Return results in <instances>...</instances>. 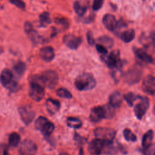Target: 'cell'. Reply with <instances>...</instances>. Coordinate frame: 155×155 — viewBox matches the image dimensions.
Here are the masks:
<instances>
[{"instance_id":"obj_1","label":"cell","mask_w":155,"mask_h":155,"mask_svg":"<svg viewBox=\"0 0 155 155\" xmlns=\"http://www.w3.org/2000/svg\"><path fill=\"white\" fill-rule=\"evenodd\" d=\"M44 85L40 76H33L30 80L29 96L36 101H41L45 95Z\"/></svg>"},{"instance_id":"obj_2","label":"cell","mask_w":155,"mask_h":155,"mask_svg":"<svg viewBox=\"0 0 155 155\" xmlns=\"http://www.w3.org/2000/svg\"><path fill=\"white\" fill-rule=\"evenodd\" d=\"M74 85L79 91L90 90L96 87V81L91 74L84 73L79 74L76 78Z\"/></svg>"},{"instance_id":"obj_3","label":"cell","mask_w":155,"mask_h":155,"mask_svg":"<svg viewBox=\"0 0 155 155\" xmlns=\"http://www.w3.org/2000/svg\"><path fill=\"white\" fill-rule=\"evenodd\" d=\"M44 86L50 89L54 88L59 81V76L56 71L48 70L44 71L40 76Z\"/></svg>"},{"instance_id":"obj_4","label":"cell","mask_w":155,"mask_h":155,"mask_svg":"<svg viewBox=\"0 0 155 155\" xmlns=\"http://www.w3.org/2000/svg\"><path fill=\"white\" fill-rule=\"evenodd\" d=\"M35 127L45 136H50L54 129V124L44 116H40L36 120Z\"/></svg>"},{"instance_id":"obj_5","label":"cell","mask_w":155,"mask_h":155,"mask_svg":"<svg viewBox=\"0 0 155 155\" xmlns=\"http://www.w3.org/2000/svg\"><path fill=\"white\" fill-rule=\"evenodd\" d=\"M95 136L101 140L107 142H112L116 136V131L110 128L99 127L94 130Z\"/></svg>"},{"instance_id":"obj_6","label":"cell","mask_w":155,"mask_h":155,"mask_svg":"<svg viewBox=\"0 0 155 155\" xmlns=\"http://www.w3.org/2000/svg\"><path fill=\"white\" fill-rule=\"evenodd\" d=\"M140 102L135 105L134 107V112L138 119H141L146 113L149 107L148 99L144 96H139Z\"/></svg>"},{"instance_id":"obj_7","label":"cell","mask_w":155,"mask_h":155,"mask_svg":"<svg viewBox=\"0 0 155 155\" xmlns=\"http://www.w3.org/2000/svg\"><path fill=\"white\" fill-rule=\"evenodd\" d=\"M106 143L107 141H104L98 138L92 140L89 143L88 147L89 153L91 155H100L102 151H104Z\"/></svg>"},{"instance_id":"obj_8","label":"cell","mask_w":155,"mask_h":155,"mask_svg":"<svg viewBox=\"0 0 155 155\" xmlns=\"http://www.w3.org/2000/svg\"><path fill=\"white\" fill-rule=\"evenodd\" d=\"M37 150V146L35 143L29 139L23 140L19 146V153L21 155H35Z\"/></svg>"},{"instance_id":"obj_9","label":"cell","mask_w":155,"mask_h":155,"mask_svg":"<svg viewBox=\"0 0 155 155\" xmlns=\"http://www.w3.org/2000/svg\"><path fill=\"white\" fill-rule=\"evenodd\" d=\"M106 111L105 106H96L93 107L90 111V119L91 122L96 123L105 118Z\"/></svg>"},{"instance_id":"obj_10","label":"cell","mask_w":155,"mask_h":155,"mask_svg":"<svg viewBox=\"0 0 155 155\" xmlns=\"http://www.w3.org/2000/svg\"><path fill=\"white\" fill-rule=\"evenodd\" d=\"M20 117L24 124H30L35 117V112L30 106H24L19 108Z\"/></svg>"},{"instance_id":"obj_11","label":"cell","mask_w":155,"mask_h":155,"mask_svg":"<svg viewBox=\"0 0 155 155\" xmlns=\"http://www.w3.org/2000/svg\"><path fill=\"white\" fill-rule=\"evenodd\" d=\"M64 44L70 49H77L82 42V39L72 34H68L63 38Z\"/></svg>"},{"instance_id":"obj_12","label":"cell","mask_w":155,"mask_h":155,"mask_svg":"<svg viewBox=\"0 0 155 155\" xmlns=\"http://www.w3.org/2000/svg\"><path fill=\"white\" fill-rule=\"evenodd\" d=\"M142 89L147 94L153 95L155 93V77L146 76L142 82Z\"/></svg>"},{"instance_id":"obj_13","label":"cell","mask_w":155,"mask_h":155,"mask_svg":"<svg viewBox=\"0 0 155 155\" xmlns=\"http://www.w3.org/2000/svg\"><path fill=\"white\" fill-rule=\"evenodd\" d=\"M104 62L110 68L119 67L120 64L118 54L115 52H111L107 56H104Z\"/></svg>"},{"instance_id":"obj_14","label":"cell","mask_w":155,"mask_h":155,"mask_svg":"<svg viewBox=\"0 0 155 155\" xmlns=\"http://www.w3.org/2000/svg\"><path fill=\"white\" fill-rule=\"evenodd\" d=\"M102 22L105 28L110 30L113 31L117 26V22L114 16L111 14H106L102 19Z\"/></svg>"},{"instance_id":"obj_15","label":"cell","mask_w":155,"mask_h":155,"mask_svg":"<svg viewBox=\"0 0 155 155\" xmlns=\"http://www.w3.org/2000/svg\"><path fill=\"white\" fill-rule=\"evenodd\" d=\"M41 58L45 61L50 62L54 58V51L51 47L46 46L41 48L39 51Z\"/></svg>"},{"instance_id":"obj_16","label":"cell","mask_w":155,"mask_h":155,"mask_svg":"<svg viewBox=\"0 0 155 155\" xmlns=\"http://www.w3.org/2000/svg\"><path fill=\"white\" fill-rule=\"evenodd\" d=\"M141 78V72L138 70H131L125 74V81L129 84L137 83Z\"/></svg>"},{"instance_id":"obj_17","label":"cell","mask_w":155,"mask_h":155,"mask_svg":"<svg viewBox=\"0 0 155 155\" xmlns=\"http://www.w3.org/2000/svg\"><path fill=\"white\" fill-rule=\"evenodd\" d=\"M123 97L120 92L114 91L109 96V104L114 108H118L122 104Z\"/></svg>"},{"instance_id":"obj_18","label":"cell","mask_w":155,"mask_h":155,"mask_svg":"<svg viewBox=\"0 0 155 155\" xmlns=\"http://www.w3.org/2000/svg\"><path fill=\"white\" fill-rule=\"evenodd\" d=\"M13 73L8 68L4 69L0 74V82L2 85L7 87L13 81Z\"/></svg>"},{"instance_id":"obj_19","label":"cell","mask_w":155,"mask_h":155,"mask_svg":"<svg viewBox=\"0 0 155 155\" xmlns=\"http://www.w3.org/2000/svg\"><path fill=\"white\" fill-rule=\"evenodd\" d=\"M45 104L47 111L51 114L56 113L61 107L60 102L58 101L53 99H48Z\"/></svg>"},{"instance_id":"obj_20","label":"cell","mask_w":155,"mask_h":155,"mask_svg":"<svg viewBox=\"0 0 155 155\" xmlns=\"http://www.w3.org/2000/svg\"><path fill=\"white\" fill-rule=\"evenodd\" d=\"M25 30L26 33L28 34L30 39L35 43H38L40 42V36L37 33L36 31L33 29L31 24L25 23Z\"/></svg>"},{"instance_id":"obj_21","label":"cell","mask_w":155,"mask_h":155,"mask_svg":"<svg viewBox=\"0 0 155 155\" xmlns=\"http://www.w3.org/2000/svg\"><path fill=\"white\" fill-rule=\"evenodd\" d=\"M135 54L140 60L147 63H152L153 62V58L148 54L143 49L138 48L135 51Z\"/></svg>"},{"instance_id":"obj_22","label":"cell","mask_w":155,"mask_h":155,"mask_svg":"<svg viewBox=\"0 0 155 155\" xmlns=\"http://www.w3.org/2000/svg\"><path fill=\"white\" fill-rule=\"evenodd\" d=\"M154 137V132L153 130H150L147 131L143 136L142 140V145L144 148H147L152 144V141Z\"/></svg>"},{"instance_id":"obj_23","label":"cell","mask_w":155,"mask_h":155,"mask_svg":"<svg viewBox=\"0 0 155 155\" xmlns=\"http://www.w3.org/2000/svg\"><path fill=\"white\" fill-rule=\"evenodd\" d=\"M120 39L125 42H130L135 38V31L133 29H128L123 31L120 35Z\"/></svg>"},{"instance_id":"obj_24","label":"cell","mask_w":155,"mask_h":155,"mask_svg":"<svg viewBox=\"0 0 155 155\" xmlns=\"http://www.w3.org/2000/svg\"><path fill=\"white\" fill-rule=\"evenodd\" d=\"M67 124L69 127L72 128H79L82 126L81 120L76 117H68Z\"/></svg>"},{"instance_id":"obj_25","label":"cell","mask_w":155,"mask_h":155,"mask_svg":"<svg viewBox=\"0 0 155 155\" xmlns=\"http://www.w3.org/2000/svg\"><path fill=\"white\" fill-rule=\"evenodd\" d=\"M20 142V136L17 133H12L8 137V144L12 147L18 145Z\"/></svg>"},{"instance_id":"obj_26","label":"cell","mask_w":155,"mask_h":155,"mask_svg":"<svg viewBox=\"0 0 155 155\" xmlns=\"http://www.w3.org/2000/svg\"><path fill=\"white\" fill-rule=\"evenodd\" d=\"M73 7L76 14L80 16H82L87 12V7L82 5L79 1L74 2Z\"/></svg>"},{"instance_id":"obj_27","label":"cell","mask_w":155,"mask_h":155,"mask_svg":"<svg viewBox=\"0 0 155 155\" xmlns=\"http://www.w3.org/2000/svg\"><path fill=\"white\" fill-rule=\"evenodd\" d=\"M13 69L15 73L18 76H21L25 73V71L26 70V65L22 62H18L15 65Z\"/></svg>"},{"instance_id":"obj_28","label":"cell","mask_w":155,"mask_h":155,"mask_svg":"<svg viewBox=\"0 0 155 155\" xmlns=\"http://www.w3.org/2000/svg\"><path fill=\"white\" fill-rule=\"evenodd\" d=\"M124 98L130 106H133L134 102L137 99H138L139 96H136L134 93L132 92H129L124 95Z\"/></svg>"},{"instance_id":"obj_29","label":"cell","mask_w":155,"mask_h":155,"mask_svg":"<svg viewBox=\"0 0 155 155\" xmlns=\"http://www.w3.org/2000/svg\"><path fill=\"white\" fill-rule=\"evenodd\" d=\"M123 134L127 141L135 142L137 140L136 136L129 128H125L123 131Z\"/></svg>"},{"instance_id":"obj_30","label":"cell","mask_w":155,"mask_h":155,"mask_svg":"<svg viewBox=\"0 0 155 155\" xmlns=\"http://www.w3.org/2000/svg\"><path fill=\"white\" fill-rule=\"evenodd\" d=\"M39 21L41 24L44 27H45L50 24L51 21L50 15L47 12H44L40 15Z\"/></svg>"},{"instance_id":"obj_31","label":"cell","mask_w":155,"mask_h":155,"mask_svg":"<svg viewBox=\"0 0 155 155\" xmlns=\"http://www.w3.org/2000/svg\"><path fill=\"white\" fill-rule=\"evenodd\" d=\"M97 40L101 43V44L103 45L104 46H106L107 47H111L113 45V39L107 36H101Z\"/></svg>"},{"instance_id":"obj_32","label":"cell","mask_w":155,"mask_h":155,"mask_svg":"<svg viewBox=\"0 0 155 155\" xmlns=\"http://www.w3.org/2000/svg\"><path fill=\"white\" fill-rule=\"evenodd\" d=\"M57 95L61 97L65 98V99H71L72 97V95L71 93L64 88H60L56 91Z\"/></svg>"},{"instance_id":"obj_33","label":"cell","mask_w":155,"mask_h":155,"mask_svg":"<svg viewBox=\"0 0 155 155\" xmlns=\"http://www.w3.org/2000/svg\"><path fill=\"white\" fill-rule=\"evenodd\" d=\"M105 108L106 111V116L105 118L109 119L113 117L114 115V108L110 104L105 105Z\"/></svg>"},{"instance_id":"obj_34","label":"cell","mask_w":155,"mask_h":155,"mask_svg":"<svg viewBox=\"0 0 155 155\" xmlns=\"http://www.w3.org/2000/svg\"><path fill=\"white\" fill-rule=\"evenodd\" d=\"M143 154L145 155H154L155 154V144L151 145L146 148L143 149Z\"/></svg>"},{"instance_id":"obj_35","label":"cell","mask_w":155,"mask_h":155,"mask_svg":"<svg viewBox=\"0 0 155 155\" xmlns=\"http://www.w3.org/2000/svg\"><path fill=\"white\" fill-rule=\"evenodd\" d=\"M104 3V0H94L93 3V9L95 11L99 10Z\"/></svg>"},{"instance_id":"obj_36","label":"cell","mask_w":155,"mask_h":155,"mask_svg":"<svg viewBox=\"0 0 155 155\" xmlns=\"http://www.w3.org/2000/svg\"><path fill=\"white\" fill-rule=\"evenodd\" d=\"M96 48L97 50V51L102 54H104V55H105L107 54L108 53V51L107 50V48H105V46H104L103 45L101 44H97L96 45Z\"/></svg>"},{"instance_id":"obj_37","label":"cell","mask_w":155,"mask_h":155,"mask_svg":"<svg viewBox=\"0 0 155 155\" xmlns=\"http://www.w3.org/2000/svg\"><path fill=\"white\" fill-rule=\"evenodd\" d=\"M10 2L22 10H24L25 8V3L21 0H11Z\"/></svg>"},{"instance_id":"obj_38","label":"cell","mask_w":155,"mask_h":155,"mask_svg":"<svg viewBox=\"0 0 155 155\" xmlns=\"http://www.w3.org/2000/svg\"><path fill=\"white\" fill-rule=\"evenodd\" d=\"M7 88H8L10 91H16V90H18L19 88V86H18V84L16 82L13 81L7 87Z\"/></svg>"},{"instance_id":"obj_39","label":"cell","mask_w":155,"mask_h":155,"mask_svg":"<svg viewBox=\"0 0 155 155\" xmlns=\"http://www.w3.org/2000/svg\"><path fill=\"white\" fill-rule=\"evenodd\" d=\"M87 41H88V43L91 45H93L94 44V37H93V35L91 31H88L87 34Z\"/></svg>"},{"instance_id":"obj_40","label":"cell","mask_w":155,"mask_h":155,"mask_svg":"<svg viewBox=\"0 0 155 155\" xmlns=\"http://www.w3.org/2000/svg\"><path fill=\"white\" fill-rule=\"evenodd\" d=\"M74 139L76 140V141L79 143V144H81V143H84L83 142H85V139H84V137H82L81 136H80L79 135H78V134H75L74 135Z\"/></svg>"},{"instance_id":"obj_41","label":"cell","mask_w":155,"mask_h":155,"mask_svg":"<svg viewBox=\"0 0 155 155\" xmlns=\"http://www.w3.org/2000/svg\"><path fill=\"white\" fill-rule=\"evenodd\" d=\"M56 22H57L58 24H61V25H62L63 26H64L65 27L68 26V22L65 19H57Z\"/></svg>"},{"instance_id":"obj_42","label":"cell","mask_w":155,"mask_h":155,"mask_svg":"<svg viewBox=\"0 0 155 155\" xmlns=\"http://www.w3.org/2000/svg\"><path fill=\"white\" fill-rule=\"evenodd\" d=\"M3 155H8V151L7 150H4V153H3Z\"/></svg>"},{"instance_id":"obj_43","label":"cell","mask_w":155,"mask_h":155,"mask_svg":"<svg viewBox=\"0 0 155 155\" xmlns=\"http://www.w3.org/2000/svg\"><path fill=\"white\" fill-rule=\"evenodd\" d=\"M59 155H69V154L67 153H61Z\"/></svg>"},{"instance_id":"obj_44","label":"cell","mask_w":155,"mask_h":155,"mask_svg":"<svg viewBox=\"0 0 155 155\" xmlns=\"http://www.w3.org/2000/svg\"><path fill=\"white\" fill-rule=\"evenodd\" d=\"M79 155H83V152H82V150H81L80 152H79Z\"/></svg>"},{"instance_id":"obj_45","label":"cell","mask_w":155,"mask_h":155,"mask_svg":"<svg viewBox=\"0 0 155 155\" xmlns=\"http://www.w3.org/2000/svg\"><path fill=\"white\" fill-rule=\"evenodd\" d=\"M153 111H154V114H155V107H154V110H153Z\"/></svg>"},{"instance_id":"obj_46","label":"cell","mask_w":155,"mask_h":155,"mask_svg":"<svg viewBox=\"0 0 155 155\" xmlns=\"http://www.w3.org/2000/svg\"><path fill=\"white\" fill-rule=\"evenodd\" d=\"M154 155H155V154H154Z\"/></svg>"}]
</instances>
